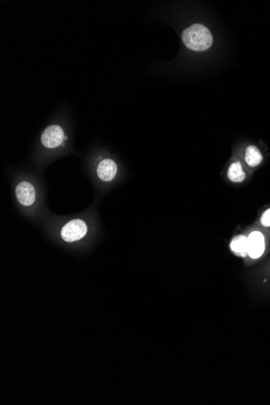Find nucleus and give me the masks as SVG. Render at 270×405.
Here are the masks:
<instances>
[{"instance_id": "f257e3e1", "label": "nucleus", "mask_w": 270, "mask_h": 405, "mask_svg": "<svg viewBox=\"0 0 270 405\" xmlns=\"http://www.w3.org/2000/svg\"><path fill=\"white\" fill-rule=\"evenodd\" d=\"M182 41L190 50L203 51L211 47L213 37L207 28L200 24H195L184 30Z\"/></svg>"}, {"instance_id": "f03ea898", "label": "nucleus", "mask_w": 270, "mask_h": 405, "mask_svg": "<svg viewBox=\"0 0 270 405\" xmlns=\"http://www.w3.org/2000/svg\"><path fill=\"white\" fill-rule=\"evenodd\" d=\"M88 231L86 223L80 219H75L63 227L61 235L67 242H74L84 237Z\"/></svg>"}, {"instance_id": "7ed1b4c3", "label": "nucleus", "mask_w": 270, "mask_h": 405, "mask_svg": "<svg viewBox=\"0 0 270 405\" xmlns=\"http://www.w3.org/2000/svg\"><path fill=\"white\" fill-rule=\"evenodd\" d=\"M61 126L53 125L45 130L42 135V143L47 148H56L61 145L64 139Z\"/></svg>"}, {"instance_id": "20e7f679", "label": "nucleus", "mask_w": 270, "mask_h": 405, "mask_svg": "<svg viewBox=\"0 0 270 405\" xmlns=\"http://www.w3.org/2000/svg\"><path fill=\"white\" fill-rule=\"evenodd\" d=\"M248 250L247 255L252 259H257L262 256L265 249V242L263 234L260 231H252L247 237Z\"/></svg>"}, {"instance_id": "39448f33", "label": "nucleus", "mask_w": 270, "mask_h": 405, "mask_svg": "<svg viewBox=\"0 0 270 405\" xmlns=\"http://www.w3.org/2000/svg\"><path fill=\"white\" fill-rule=\"evenodd\" d=\"M17 199L20 203L23 206H31L34 204L36 196H35V189L34 186L29 182H21L17 185Z\"/></svg>"}, {"instance_id": "423d86ee", "label": "nucleus", "mask_w": 270, "mask_h": 405, "mask_svg": "<svg viewBox=\"0 0 270 405\" xmlns=\"http://www.w3.org/2000/svg\"><path fill=\"white\" fill-rule=\"evenodd\" d=\"M117 164L110 159H105L99 164L97 167V175L99 178L104 181H110L117 174Z\"/></svg>"}, {"instance_id": "0eeeda50", "label": "nucleus", "mask_w": 270, "mask_h": 405, "mask_svg": "<svg viewBox=\"0 0 270 405\" xmlns=\"http://www.w3.org/2000/svg\"><path fill=\"white\" fill-rule=\"evenodd\" d=\"M244 160L248 166L255 168L263 161V156L257 147L250 145L245 150Z\"/></svg>"}, {"instance_id": "6e6552de", "label": "nucleus", "mask_w": 270, "mask_h": 405, "mask_svg": "<svg viewBox=\"0 0 270 405\" xmlns=\"http://www.w3.org/2000/svg\"><path fill=\"white\" fill-rule=\"evenodd\" d=\"M227 176L230 181L234 183H240L244 181L246 173L240 162H234L229 167Z\"/></svg>"}, {"instance_id": "1a4fd4ad", "label": "nucleus", "mask_w": 270, "mask_h": 405, "mask_svg": "<svg viewBox=\"0 0 270 405\" xmlns=\"http://www.w3.org/2000/svg\"><path fill=\"white\" fill-rule=\"evenodd\" d=\"M230 249L232 250L235 254L241 256H247L248 250L247 237L244 235H239L234 238L230 243Z\"/></svg>"}, {"instance_id": "9d476101", "label": "nucleus", "mask_w": 270, "mask_h": 405, "mask_svg": "<svg viewBox=\"0 0 270 405\" xmlns=\"http://www.w3.org/2000/svg\"><path fill=\"white\" fill-rule=\"evenodd\" d=\"M260 223L264 227H270V208L265 210L262 214L261 218H260Z\"/></svg>"}]
</instances>
